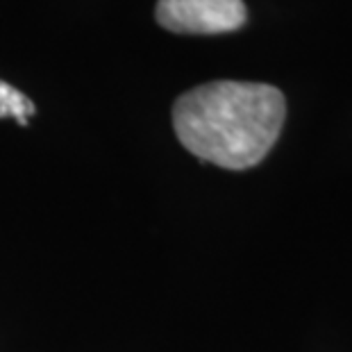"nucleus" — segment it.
Returning a JSON list of instances; mask_svg holds the SVG:
<instances>
[{
  "mask_svg": "<svg viewBox=\"0 0 352 352\" xmlns=\"http://www.w3.org/2000/svg\"><path fill=\"white\" fill-rule=\"evenodd\" d=\"M34 114L36 104L25 94H21L16 87L0 80V118H14L19 125H28Z\"/></svg>",
  "mask_w": 352,
  "mask_h": 352,
  "instance_id": "nucleus-3",
  "label": "nucleus"
},
{
  "mask_svg": "<svg viewBox=\"0 0 352 352\" xmlns=\"http://www.w3.org/2000/svg\"><path fill=\"white\" fill-rule=\"evenodd\" d=\"M284 118V94L264 82H207L173 104L179 144L198 160L228 170L257 166L280 139Z\"/></svg>",
  "mask_w": 352,
  "mask_h": 352,
  "instance_id": "nucleus-1",
  "label": "nucleus"
},
{
  "mask_svg": "<svg viewBox=\"0 0 352 352\" xmlns=\"http://www.w3.org/2000/svg\"><path fill=\"white\" fill-rule=\"evenodd\" d=\"M155 19L175 34H226L243 28V0H160Z\"/></svg>",
  "mask_w": 352,
  "mask_h": 352,
  "instance_id": "nucleus-2",
  "label": "nucleus"
}]
</instances>
